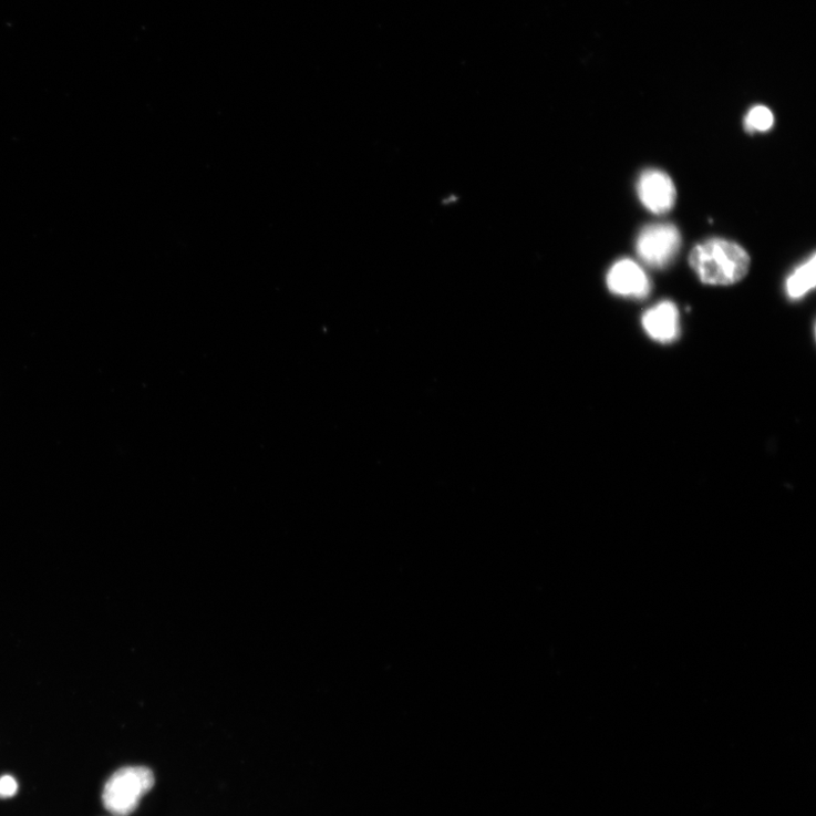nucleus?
<instances>
[{"instance_id":"obj_1","label":"nucleus","mask_w":816,"mask_h":816,"mask_svg":"<svg viewBox=\"0 0 816 816\" xmlns=\"http://www.w3.org/2000/svg\"><path fill=\"white\" fill-rule=\"evenodd\" d=\"M690 265L702 282L730 286L747 275L751 259L737 244L724 238H711L693 249Z\"/></svg>"},{"instance_id":"obj_2","label":"nucleus","mask_w":816,"mask_h":816,"mask_svg":"<svg viewBox=\"0 0 816 816\" xmlns=\"http://www.w3.org/2000/svg\"><path fill=\"white\" fill-rule=\"evenodd\" d=\"M155 785V776L146 766H126L107 782L103 802L107 810L116 816L132 814L141 798Z\"/></svg>"},{"instance_id":"obj_3","label":"nucleus","mask_w":816,"mask_h":816,"mask_svg":"<svg viewBox=\"0 0 816 816\" xmlns=\"http://www.w3.org/2000/svg\"><path fill=\"white\" fill-rule=\"evenodd\" d=\"M681 233L671 224H654L645 227L639 235L637 251L650 267L664 268L680 251Z\"/></svg>"},{"instance_id":"obj_4","label":"nucleus","mask_w":816,"mask_h":816,"mask_svg":"<svg viewBox=\"0 0 816 816\" xmlns=\"http://www.w3.org/2000/svg\"><path fill=\"white\" fill-rule=\"evenodd\" d=\"M638 195L643 206L655 215L673 209L678 197L673 179L658 169H647L641 174Z\"/></svg>"},{"instance_id":"obj_5","label":"nucleus","mask_w":816,"mask_h":816,"mask_svg":"<svg viewBox=\"0 0 816 816\" xmlns=\"http://www.w3.org/2000/svg\"><path fill=\"white\" fill-rule=\"evenodd\" d=\"M607 285L619 297L645 299L651 292L648 275L631 259L619 260L610 268Z\"/></svg>"},{"instance_id":"obj_6","label":"nucleus","mask_w":816,"mask_h":816,"mask_svg":"<svg viewBox=\"0 0 816 816\" xmlns=\"http://www.w3.org/2000/svg\"><path fill=\"white\" fill-rule=\"evenodd\" d=\"M643 327L650 338L661 344L673 343L680 334V313L673 302L664 301L643 316Z\"/></svg>"},{"instance_id":"obj_7","label":"nucleus","mask_w":816,"mask_h":816,"mask_svg":"<svg viewBox=\"0 0 816 816\" xmlns=\"http://www.w3.org/2000/svg\"><path fill=\"white\" fill-rule=\"evenodd\" d=\"M816 259L813 255L809 260L799 266L786 281V292L792 300H799L814 290Z\"/></svg>"},{"instance_id":"obj_8","label":"nucleus","mask_w":816,"mask_h":816,"mask_svg":"<svg viewBox=\"0 0 816 816\" xmlns=\"http://www.w3.org/2000/svg\"><path fill=\"white\" fill-rule=\"evenodd\" d=\"M775 116L769 109L756 106L745 117V130L750 133L766 132L773 128Z\"/></svg>"},{"instance_id":"obj_9","label":"nucleus","mask_w":816,"mask_h":816,"mask_svg":"<svg viewBox=\"0 0 816 816\" xmlns=\"http://www.w3.org/2000/svg\"><path fill=\"white\" fill-rule=\"evenodd\" d=\"M18 783L12 776L0 778V797L10 798L18 793Z\"/></svg>"}]
</instances>
